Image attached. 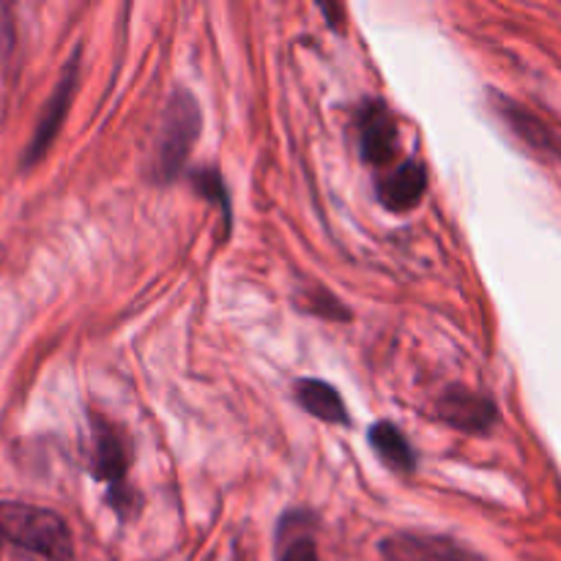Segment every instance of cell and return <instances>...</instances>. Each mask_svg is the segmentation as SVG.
Wrapping results in <instances>:
<instances>
[{
    "instance_id": "obj_2",
    "label": "cell",
    "mask_w": 561,
    "mask_h": 561,
    "mask_svg": "<svg viewBox=\"0 0 561 561\" xmlns=\"http://www.w3.org/2000/svg\"><path fill=\"white\" fill-rule=\"evenodd\" d=\"M201 131V110L186 91H175L164 107L159 135L153 140L151 179L173 181L190 159L192 146Z\"/></svg>"
},
{
    "instance_id": "obj_1",
    "label": "cell",
    "mask_w": 561,
    "mask_h": 561,
    "mask_svg": "<svg viewBox=\"0 0 561 561\" xmlns=\"http://www.w3.org/2000/svg\"><path fill=\"white\" fill-rule=\"evenodd\" d=\"M0 537L49 561H69L75 557L69 526L53 510L0 502Z\"/></svg>"
},
{
    "instance_id": "obj_13",
    "label": "cell",
    "mask_w": 561,
    "mask_h": 561,
    "mask_svg": "<svg viewBox=\"0 0 561 561\" xmlns=\"http://www.w3.org/2000/svg\"><path fill=\"white\" fill-rule=\"evenodd\" d=\"M279 561H321V559H318L316 542H312L310 537H299V540H294L288 548H285L283 559Z\"/></svg>"
},
{
    "instance_id": "obj_4",
    "label": "cell",
    "mask_w": 561,
    "mask_h": 561,
    "mask_svg": "<svg viewBox=\"0 0 561 561\" xmlns=\"http://www.w3.org/2000/svg\"><path fill=\"white\" fill-rule=\"evenodd\" d=\"M436 411L438 420L447 422L449 427H455L460 433H474V436L488 433L499 422L496 403L488 400L485 394H477L463 387L447 389L442 394V400H438Z\"/></svg>"
},
{
    "instance_id": "obj_11",
    "label": "cell",
    "mask_w": 561,
    "mask_h": 561,
    "mask_svg": "<svg viewBox=\"0 0 561 561\" xmlns=\"http://www.w3.org/2000/svg\"><path fill=\"white\" fill-rule=\"evenodd\" d=\"M496 107H499V115H504V121L510 124V129H513L518 137H524L529 146L540 148V151H548V148H551V135H548V129L535 118V115L526 113V110L518 107V104L499 96H496Z\"/></svg>"
},
{
    "instance_id": "obj_7",
    "label": "cell",
    "mask_w": 561,
    "mask_h": 561,
    "mask_svg": "<svg viewBox=\"0 0 561 561\" xmlns=\"http://www.w3.org/2000/svg\"><path fill=\"white\" fill-rule=\"evenodd\" d=\"M381 553L387 561H471L455 542L420 535L389 537L383 540Z\"/></svg>"
},
{
    "instance_id": "obj_8",
    "label": "cell",
    "mask_w": 561,
    "mask_h": 561,
    "mask_svg": "<svg viewBox=\"0 0 561 561\" xmlns=\"http://www.w3.org/2000/svg\"><path fill=\"white\" fill-rule=\"evenodd\" d=\"M126 469H129V455H126L124 436L110 422H99L96 436H93V477L107 482L110 488H118Z\"/></svg>"
},
{
    "instance_id": "obj_5",
    "label": "cell",
    "mask_w": 561,
    "mask_h": 561,
    "mask_svg": "<svg viewBox=\"0 0 561 561\" xmlns=\"http://www.w3.org/2000/svg\"><path fill=\"white\" fill-rule=\"evenodd\" d=\"M362 159L373 168H387L398 157V124L383 102H367L359 113Z\"/></svg>"
},
{
    "instance_id": "obj_14",
    "label": "cell",
    "mask_w": 561,
    "mask_h": 561,
    "mask_svg": "<svg viewBox=\"0 0 561 561\" xmlns=\"http://www.w3.org/2000/svg\"><path fill=\"white\" fill-rule=\"evenodd\" d=\"M3 542H5V540H3V537H0V557H3Z\"/></svg>"
},
{
    "instance_id": "obj_12",
    "label": "cell",
    "mask_w": 561,
    "mask_h": 561,
    "mask_svg": "<svg viewBox=\"0 0 561 561\" xmlns=\"http://www.w3.org/2000/svg\"><path fill=\"white\" fill-rule=\"evenodd\" d=\"M192 186H197V190H201V195H206L208 201L219 203V206H222L225 219L230 217L228 201H225L228 195H225V186H222V179H219V173H214V170H201V173L192 179Z\"/></svg>"
},
{
    "instance_id": "obj_9",
    "label": "cell",
    "mask_w": 561,
    "mask_h": 561,
    "mask_svg": "<svg viewBox=\"0 0 561 561\" xmlns=\"http://www.w3.org/2000/svg\"><path fill=\"white\" fill-rule=\"evenodd\" d=\"M296 400L316 420L329 422V425H348V409H345L343 398L332 383L305 378V381L296 383Z\"/></svg>"
},
{
    "instance_id": "obj_10",
    "label": "cell",
    "mask_w": 561,
    "mask_h": 561,
    "mask_svg": "<svg viewBox=\"0 0 561 561\" xmlns=\"http://www.w3.org/2000/svg\"><path fill=\"white\" fill-rule=\"evenodd\" d=\"M367 442H370V447L376 449L378 458H381L392 471H400V474H411V471H414V449L405 442V436L400 433L398 425H392V422H376V425L370 427Z\"/></svg>"
},
{
    "instance_id": "obj_6",
    "label": "cell",
    "mask_w": 561,
    "mask_h": 561,
    "mask_svg": "<svg viewBox=\"0 0 561 561\" xmlns=\"http://www.w3.org/2000/svg\"><path fill=\"white\" fill-rule=\"evenodd\" d=\"M427 190V173L425 164L416 162V159H405L398 168H392V173L383 175L378 181V197H381L383 206L389 211H411L414 206H420L422 195Z\"/></svg>"
},
{
    "instance_id": "obj_3",
    "label": "cell",
    "mask_w": 561,
    "mask_h": 561,
    "mask_svg": "<svg viewBox=\"0 0 561 561\" xmlns=\"http://www.w3.org/2000/svg\"><path fill=\"white\" fill-rule=\"evenodd\" d=\"M77 75H80V53H75V58L69 60L64 77H60V82L55 85L53 96H49L47 104H44L42 118H38L36 124V131H33L31 142H27L25 148V157H22V168L25 170L33 168L38 159H44V153L49 151V146H53L55 137H58L60 126H64L66 121V113H69L71 96H75Z\"/></svg>"
}]
</instances>
